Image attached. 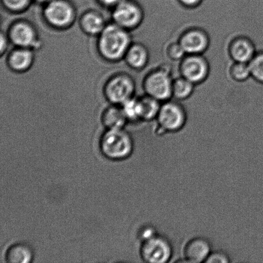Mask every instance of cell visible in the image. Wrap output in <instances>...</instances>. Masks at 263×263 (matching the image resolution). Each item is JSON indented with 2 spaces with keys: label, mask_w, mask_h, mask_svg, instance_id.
<instances>
[{
  "label": "cell",
  "mask_w": 263,
  "mask_h": 263,
  "mask_svg": "<svg viewBox=\"0 0 263 263\" xmlns=\"http://www.w3.org/2000/svg\"><path fill=\"white\" fill-rule=\"evenodd\" d=\"M100 34L99 48L105 58L117 60L126 55L130 40L124 28L117 24L109 25Z\"/></svg>",
  "instance_id": "6da1fadb"
},
{
  "label": "cell",
  "mask_w": 263,
  "mask_h": 263,
  "mask_svg": "<svg viewBox=\"0 0 263 263\" xmlns=\"http://www.w3.org/2000/svg\"><path fill=\"white\" fill-rule=\"evenodd\" d=\"M133 141L122 128L108 129L100 140V149L107 158L122 160L127 158L133 151Z\"/></svg>",
  "instance_id": "7a4b0ae2"
},
{
  "label": "cell",
  "mask_w": 263,
  "mask_h": 263,
  "mask_svg": "<svg viewBox=\"0 0 263 263\" xmlns=\"http://www.w3.org/2000/svg\"><path fill=\"white\" fill-rule=\"evenodd\" d=\"M156 118L159 129L162 133H176L184 127L186 122L184 109L172 102L166 101L161 105Z\"/></svg>",
  "instance_id": "3957f363"
},
{
  "label": "cell",
  "mask_w": 263,
  "mask_h": 263,
  "mask_svg": "<svg viewBox=\"0 0 263 263\" xmlns=\"http://www.w3.org/2000/svg\"><path fill=\"white\" fill-rule=\"evenodd\" d=\"M172 254L171 243L166 238L159 234L142 243L141 256L144 262L166 263L171 259Z\"/></svg>",
  "instance_id": "277c9868"
},
{
  "label": "cell",
  "mask_w": 263,
  "mask_h": 263,
  "mask_svg": "<svg viewBox=\"0 0 263 263\" xmlns=\"http://www.w3.org/2000/svg\"><path fill=\"white\" fill-rule=\"evenodd\" d=\"M173 82L169 72L160 69L147 77L144 88L149 96L160 102H166L172 97Z\"/></svg>",
  "instance_id": "5b68a950"
},
{
  "label": "cell",
  "mask_w": 263,
  "mask_h": 263,
  "mask_svg": "<svg viewBox=\"0 0 263 263\" xmlns=\"http://www.w3.org/2000/svg\"><path fill=\"white\" fill-rule=\"evenodd\" d=\"M46 20L57 27H65L73 22L74 13L70 5L63 0H51L45 10Z\"/></svg>",
  "instance_id": "8992f818"
},
{
  "label": "cell",
  "mask_w": 263,
  "mask_h": 263,
  "mask_svg": "<svg viewBox=\"0 0 263 263\" xmlns=\"http://www.w3.org/2000/svg\"><path fill=\"white\" fill-rule=\"evenodd\" d=\"M182 76L192 83L204 81L209 74L207 61L200 55H190L184 59L180 66Z\"/></svg>",
  "instance_id": "52a82bcc"
},
{
  "label": "cell",
  "mask_w": 263,
  "mask_h": 263,
  "mask_svg": "<svg viewBox=\"0 0 263 263\" xmlns=\"http://www.w3.org/2000/svg\"><path fill=\"white\" fill-rule=\"evenodd\" d=\"M143 14L138 5L130 2H121L116 6L113 18L116 24L123 28L137 27L141 22Z\"/></svg>",
  "instance_id": "ba28073f"
},
{
  "label": "cell",
  "mask_w": 263,
  "mask_h": 263,
  "mask_svg": "<svg viewBox=\"0 0 263 263\" xmlns=\"http://www.w3.org/2000/svg\"><path fill=\"white\" fill-rule=\"evenodd\" d=\"M211 252L210 242L202 237H196L187 241L182 249L183 262H205Z\"/></svg>",
  "instance_id": "9c48e42d"
},
{
  "label": "cell",
  "mask_w": 263,
  "mask_h": 263,
  "mask_svg": "<svg viewBox=\"0 0 263 263\" xmlns=\"http://www.w3.org/2000/svg\"><path fill=\"white\" fill-rule=\"evenodd\" d=\"M134 83L130 78L119 76L112 79L108 84L106 92L108 99L117 104H123L131 99L134 92Z\"/></svg>",
  "instance_id": "30bf717a"
},
{
  "label": "cell",
  "mask_w": 263,
  "mask_h": 263,
  "mask_svg": "<svg viewBox=\"0 0 263 263\" xmlns=\"http://www.w3.org/2000/svg\"><path fill=\"white\" fill-rule=\"evenodd\" d=\"M179 43L185 53L200 55L208 48L209 39L203 31L191 30L182 35Z\"/></svg>",
  "instance_id": "8fae6325"
},
{
  "label": "cell",
  "mask_w": 263,
  "mask_h": 263,
  "mask_svg": "<svg viewBox=\"0 0 263 263\" xmlns=\"http://www.w3.org/2000/svg\"><path fill=\"white\" fill-rule=\"evenodd\" d=\"M12 42L21 48L33 47L37 43L36 33L30 25L26 23H18L10 31Z\"/></svg>",
  "instance_id": "7c38bea8"
},
{
  "label": "cell",
  "mask_w": 263,
  "mask_h": 263,
  "mask_svg": "<svg viewBox=\"0 0 263 263\" xmlns=\"http://www.w3.org/2000/svg\"><path fill=\"white\" fill-rule=\"evenodd\" d=\"M230 53L234 61L247 63L256 55L253 43L243 37L236 39L231 43Z\"/></svg>",
  "instance_id": "4fadbf2b"
},
{
  "label": "cell",
  "mask_w": 263,
  "mask_h": 263,
  "mask_svg": "<svg viewBox=\"0 0 263 263\" xmlns=\"http://www.w3.org/2000/svg\"><path fill=\"white\" fill-rule=\"evenodd\" d=\"M33 257L32 249L23 243L14 245L6 254L7 261L10 263H28L32 261Z\"/></svg>",
  "instance_id": "5bb4252c"
},
{
  "label": "cell",
  "mask_w": 263,
  "mask_h": 263,
  "mask_svg": "<svg viewBox=\"0 0 263 263\" xmlns=\"http://www.w3.org/2000/svg\"><path fill=\"white\" fill-rule=\"evenodd\" d=\"M33 61V54L28 48H21L11 53L9 63L12 68L17 71L29 68Z\"/></svg>",
  "instance_id": "9a60e30c"
},
{
  "label": "cell",
  "mask_w": 263,
  "mask_h": 263,
  "mask_svg": "<svg viewBox=\"0 0 263 263\" xmlns=\"http://www.w3.org/2000/svg\"><path fill=\"white\" fill-rule=\"evenodd\" d=\"M126 57L129 65L136 69L143 68L148 60V54L146 48L139 45L131 46L126 53Z\"/></svg>",
  "instance_id": "2e32d148"
},
{
  "label": "cell",
  "mask_w": 263,
  "mask_h": 263,
  "mask_svg": "<svg viewBox=\"0 0 263 263\" xmlns=\"http://www.w3.org/2000/svg\"><path fill=\"white\" fill-rule=\"evenodd\" d=\"M139 102L140 105L141 120H151L157 118L161 106L159 100L148 95L139 99Z\"/></svg>",
  "instance_id": "e0dca14e"
},
{
  "label": "cell",
  "mask_w": 263,
  "mask_h": 263,
  "mask_svg": "<svg viewBox=\"0 0 263 263\" xmlns=\"http://www.w3.org/2000/svg\"><path fill=\"white\" fill-rule=\"evenodd\" d=\"M127 118L122 109L117 107L110 108L105 113L103 117V122L108 129L122 128L125 125Z\"/></svg>",
  "instance_id": "ac0fdd59"
},
{
  "label": "cell",
  "mask_w": 263,
  "mask_h": 263,
  "mask_svg": "<svg viewBox=\"0 0 263 263\" xmlns=\"http://www.w3.org/2000/svg\"><path fill=\"white\" fill-rule=\"evenodd\" d=\"M194 84L184 77H180L173 82L172 97L179 100L187 99L192 94Z\"/></svg>",
  "instance_id": "d6986e66"
},
{
  "label": "cell",
  "mask_w": 263,
  "mask_h": 263,
  "mask_svg": "<svg viewBox=\"0 0 263 263\" xmlns=\"http://www.w3.org/2000/svg\"><path fill=\"white\" fill-rule=\"evenodd\" d=\"M82 25L84 30L91 34L101 33L105 28L102 17L96 13L92 12L84 15L82 18Z\"/></svg>",
  "instance_id": "ffe728a7"
},
{
  "label": "cell",
  "mask_w": 263,
  "mask_h": 263,
  "mask_svg": "<svg viewBox=\"0 0 263 263\" xmlns=\"http://www.w3.org/2000/svg\"><path fill=\"white\" fill-rule=\"evenodd\" d=\"M122 109L127 120H141L140 105L138 100L130 99L123 103Z\"/></svg>",
  "instance_id": "44dd1931"
},
{
  "label": "cell",
  "mask_w": 263,
  "mask_h": 263,
  "mask_svg": "<svg viewBox=\"0 0 263 263\" xmlns=\"http://www.w3.org/2000/svg\"><path fill=\"white\" fill-rule=\"evenodd\" d=\"M249 64L251 76L263 84V52L256 54Z\"/></svg>",
  "instance_id": "7402d4cb"
},
{
  "label": "cell",
  "mask_w": 263,
  "mask_h": 263,
  "mask_svg": "<svg viewBox=\"0 0 263 263\" xmlns=\"http://www.w3.org/2000/svg\"><path fill=\"white\" fill-rule=\"evenodd\" d=\"M231 74L232 78L237 81H246L250 76H251L249 63L235 62L231 67Z\"/></svg>",
  "instance_id": "603a6c76"
},
{
  "label": "cell",
  "mask_w": 263,
  "mask_h": 263,
  "mask_svg": "<svg viewBox=\"0 0 263 263\" xmlns=\"http://www.w3.org/2000/svg\"><path fill=\"white\" fill-rule=\"evenodd\" d=\"M231 260L226 253L221 251H211L206 259V263H228Z\"/></svg>",
  "instance_id": "cb8c5ba5"
},
{
  "label": "cell",
  "mask_w": 263,
  "mask_h": 263,
  "mask_svg": "<svg viewBox=\"0 0 263 263\" xmlns=\"http://www.w3.org/2000/svg\"><path fill=\"white\" fill-rule=\"evenodd\" d=\"M5 6L14 11H20L27 6L30 0H3Z\"/></svg>",
  "instance_id": "d4e9b609"
},
{
  "label": "cell",
  "mask_w": 263,
  "mask_h": 263,
  "mask_svg": "<svg viewBox=\"0 0 263 263\" xmlns=\"http://www.w3.org/2000/svg\"><path fill=\"white\" fill-rule=\"evenodd\" d=\"M167 51H168L167 53L169 54L170 58L175 60L181 59L185 54L179 43L170 46Z\"/></svg>",
  "instance_id": "484cf974"
},
{
  "label": "cell",
  "mask_w": 263,
  "mask_h": 263,
  "mask_svg": "<svg viewBox=\"0 0 263 263\" xmlns=\"http://www.w3.org/2000/svg\"><path fill=\"white\" fill-rule=\"evenodd\" d=\"M156 230L152 227H145L141 229L140 233H139V238L141 239L142 241L148 240L152 237L157 235Z\"/></svg>",
  "instance_id": "4316f807"
},
{
  "label": "cell",
  "mask_w": 263,
  "mask_h": 263,
  "mask_svg": "<svg viewBox=\"0 0 263 263\" xmlns=\"http://www.w3.org/2000/svg\"><path fill=\"white\" fill-rule=\"evenodd\" d=\"M202 0H179L183 5L188 7H194L200 4Z\"/></svg>",
  "instance_id": "83f0119b"
},
{
  "label": "cell",
  "mask_w": 263,
  "mask_h": 263,
  "mask_svg": "<svg viewBox=\"0 0 263 263\" xmlns=\"http://www.w3.org/2000/svg\"><path fill=\"white\" fill-rule=\"evenodd\" d=\"M100 1L107 6H117L122 2V0H100Z\"/></svg>",
  "instance_id": "f1b7e54d"
},
{
  "label": "cell",
  "mask_w": 263,
  "mask_h": 263,
  "mask_svg": "<svg viewBox=\"0 0 263 263\" xmlns=\"http://www.w3.org/2000/svg\"><path fill=\"white\" fill-rule=\"evenodd\" d=\"M37 1L41 2H46L51 1V0H37Z\"/></svg>",
  "instance_id": "f546056e"
}]
</instances>
